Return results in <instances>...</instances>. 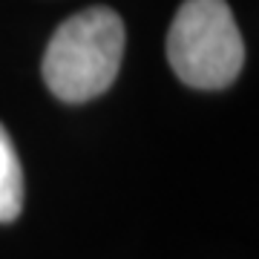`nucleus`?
Instances as JSON below:
<instances>
[{"label":"nucleus","mask_w":259,"mask_h":259,"mask_svg":"<svg viewBox=\"0 0 259 259\" xmlns=\"http://www.w3.org/2000/svg\"><path fill=\"white\" fill-rule=\"evenodd\" d=\"M23 207V170L6 127L0 124V222H15Z\"/></svg>","instance_id":"7ed1b4c3"},{"label":"nucleus","mask_w":259,"mask_h":259,"mask_svg":"<svg viewBox=\"0 0 259 259\" xmlns=\"http://www.w3.org/2000/svg\"><path fill=\"white\" fill-rule=\"evenodd\" d=\"M167 61L179 81L196 90H222L245 61L239 26L225 0H185L167 35Z\"/></svg>","instance_id":"f03ea898"},{"label":"nucleus","mask_w":259,"mask_h":259,"mask_svg":"<svg viewBox=\"0 0 259 259\" xmlns=\"http://www.w3.org/2000/svg\"><path fill=\"white\" fill-rule=\"evenodd\" d=\"M124 58V20L107 6L72 15L44 55V81L55 98L81 104L107 93Z\"/></svg>","instance_id":"f257e3e1"}]
</instances>
